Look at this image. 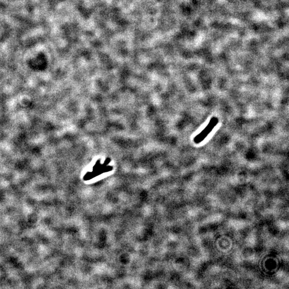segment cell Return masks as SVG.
Listing matches in <instances>:
<instances>
[{
	"mask_svg": "<svg viewBox=\"0 0 289 289\" xmlns=\"http://www.w3.org/2000/svg\"><path fill=\"white\" fill-rule=\"evenodd\" d=\"M218 118L216 117L212 118L208 124L206 126V127L194 138V142L195 143L198 144L201 143L202 141L204 140L207 137L208 135L214 129V128H215V126L218 124Z\"/></svg>",
	"mask_w": 289,
	"mask_h": 289,
	"instance_id": "6da1fadb",
	"label": "cell"
}]
</instances>
